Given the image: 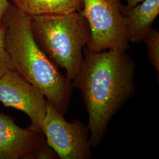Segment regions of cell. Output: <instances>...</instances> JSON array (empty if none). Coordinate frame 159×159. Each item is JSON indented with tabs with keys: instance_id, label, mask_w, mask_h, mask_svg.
<instances>
[{
	"instance_id": "1",
	"label": "cell",
	"mask_w": 159,
	"mask_h": 159,
	"mask_svg": "<svg viewBox=\"0 0 159 159\" xmlns=\"http://www.w3.org/2000/svg\"><path fill=\"white\" fill-rule=\"evenodd\" d=\"M137 64L121 50L92 52L83 49V58L73 80L89 114L92 148L102 142L111 119L134 96Z\"/></svg>"
},
{
	"instance_id": "2",
	"label": "cell",
	"mask_w": 159,
	"mask_h": 159,
	"mask_svg": "<svg viewBox=\"0 0 159 159\" xmlns=\"http://www.w3.org/2000/svg\"><path fill=\"white\" fill-rule=\"evenodd\" d=\"M2 24L6 30L5 47L14 70L39 90L64 116L74 86L35 43L31 30V17L10 2Z\"/></svg>"
},
{
	"instance_id": "3",
	"label": "cell",
	"mask_w": 159,
	"mask_h": 159,
	"mask_svg": "<svg viewBox=\"0 0 159 159\" xmlns=\"http://www.w3.org/2000/svg\"><path fill=\"white\" fill-rule=\"evenodd\" d=\"M31 17V30L35 43L58 68L73 81L83 58L91 32L79 12Z\"/></svg>"
},
{
	"instance_id": "4",
	"label": "cell",
	"mask_w": 159,
	"mask_h": 159,
	"mask_svg": "<svg viewBox=\"0 0 159 159\" xmlns=\"http://www.w3.org/2000/svg\"><path fill=\"white\" fill-rule=\"evenodd\" d=\"M121 0H83L80 13L85 18L91 37L85 47L89 51H127L130 48L122 15Z\"/></svg>"
},
{
	"instance_id": "5",
	"label": "cell",
	"mask_w": 159,
	"mask_h": 159,
	"mask_svg": "<svg viewBox=\"0 0 159 159\" xmlns=\"http://www.w3.org/2000/svg\"><path fill=\"white\" fill-rule=\"evenodd\" d=\"M42 131L46 142L60 159L92 157L90 131L80 120L68 122L47 100Z\"/></svg>"
},
{
	"instance_id": "6",
	"label": "cell",
	"mask_w": 159,
	"mask_h": 159,
	"mask_svg": "<svg viewBox=\"0 0 159 159\" xmlns=\"http://www.w3.org/2000/svg\"><path fill=\"white\" fill-rule=\"evenodd\" d=\"M46 102L44 94L16 70L0 77V102L27 114L31 121L29 128L40 133H43Z\"/></svg>"
},
{
	"instance_id": "7",
	"label": "cell",
	"mask_w": 159,
	"mask_h": 159,
	"mask_svg": "<svg viewBox=\"0 0 159 159\" xmlns=\"http://www.w3.org/2000/svg\"><path fill=\"white\" fill-rule=\"evenodd\" d=\"M46 142L43 133L23 129L11 117L0 113V159H33Z\"/></svg>"
},
{
	"instance_id": "8",
	"label": "cell",
	"mask_w": 159,
	"mask_h": 159,
	"mask_svg": "<svg viewBox=\"0 0 159 159\" xmlns=\"http://www.w3.org/2000/svg\"><path fill=\"white\" fill-rule=\"evenodd\" d=\"M159 14V0H144L135 6H123V18L130 42L142 43Z\"/></svg>"
},
{
	"instance_id": "9",
	"label": "cell",
	"mask_w": 159,
	"mask_h": 159,
	"mask_svg": "<svg viewBox=\"0 0 159 159\" xmlns=\"http://www.w3.org/2000/svg\"><path fill=\"white\" fill-rule=\"evenodd\" d=\"M12 4L30 16L68 14L80 11L83 0H11Z\"/></svg>"
},
{
	"instance_id": "10",
	"label": "cell",
	"mask_w": 159,
	"mask_h": 159,
	"mask_svg": "<svg viewBox=\"0 0 159 159\" xmlns=\"http://www.w3.org/2000/svg\"><path fill=\"white\" fill-rule=\"evenodd\" d=\"M143 41L148 48V58L151 65L157 73V81L159 75V31L158 29H152Z\"/></svg>"
},
{
	"instance_id": "11",
	"label": "cell",
	"mask_w": 159,
	"mask_h": 159,
	"mask_svg": "<svg viewBox=\"0 0 159 159\" xmlns=\"http://www.w3.org/2000/svg\"><path fill=\"white\" fill-rule=\"evenodd\" d=\"M5 27L0 26V77L14 68L5 47Z\"/></svg>"
},
{
	"instance_id": "12",
	"label": "cell",
	"mask_w": 159,
	"mask_h": 159,
	"mask_svg": "<svg viewBox=\"0 0 159 159\" xmlns=\"http://www.w3.org/2000/svg\"><path fill=\"white\" fill-rule=\"evenodd\" d=\"M59 159L55 151L45 142L42 144L34 153L33 159Z\"/></svg>"
},
{
	"instance_id": "13",
	"label": "cell",
	"mask_w": 159,
	"mask_h": 159,
	"mask_svg": "<svg viewBox=\"0 0 159 159\" xmlns=\"http://www.w3.org/2000/svg\"><path fill=\"white\" fill-rule=\"evenodd\" d=\"M8 0H0V26L2 25L3 18L10 4Z\"/></svg>"
},
{
	"instance_id": "14",
	"label": "cell",
	"mask_w": 159,
	"mask_h": 159,
	"mask_svg": "<svg viewBox=\"0 0 159 159\" xmlns=\"http://www.w3.org/2000/svg\"><path fill=\"white\" fill-rule=\"evenodd\" d=\"M144 0H125L127 6H133L142 2Z\"/></svg>"
}]
</instances>
